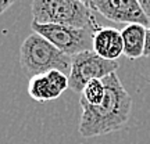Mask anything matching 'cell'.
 I'll use <instances>...</instances> for the list:
<instances>
[{"mask_svg": "<svg viewBox=\"0 0 150 144\" xmlns=\"http://www.w3.org/2000/svg\"><path fill=\"white\" fill-rule=\"evenodd\" d=\"M143 57H150V28H147V32H146V42H145Z\"/></svg>", "mask_w": 150, "mask_h": 144, "instance_id": "obj_11", "label": "cell"}, {"mask_svg": "<svg viewBox=\"0 0 150 144\" xmlns=\"http://www.w3.org/2000/svg\"><path fill=\"white\" fill-rule=\"evenodd\" d=\"M139 4L145 13V15L150 18V0H139Z\"/></svg>", "mask_w": 150, "mask_h": 144, "instance_id": "obj_12", "label": "cell"}, {"mask_svg": "<svg viewBox=\"0 0 150 144\" xmlns=\"http://www.w3.org/2000/svg\"><path fill=\"white\" fill-rule=\"evenodd\" d=\"M14 4V0H0V15L7 11V8H10Z\"/></svg>", "mask_w": 150, "mask_h": 144, "instance_id": "obj_13", "label": "cell"}, {"mask_svg": "<svg viewBox=\"0 0 150 144\" xmlns=\"http://www.w3.org/2000/svg\"><path fill=\"white\" fill-rule=\"evenodd\" d=\"M67 89H70L68 75L54 70L29 79L28 94L38 103H47L59 98Z\"/></svg>", "mask_w": 150, "mask_h": 144, "instance_id": "obj_7", "label": "cell"}, {"mask_svg": "<svg viewBox=\"0 0 150 144\" xmlns=\"http://www.w3.org/2000/svg\"><path fill=\"white\" fill-rule=\"evenodd\" d=\"M92 11H97L104 18L118 24H140L147 28L149 18L138 0H92L85 1Z\"/></svg>", "mask_w": 150, "mask_h": 144, "instance_id": "obj_6", "label": "cell"}, {"mask_svg": "<svg viewBox=\"0 0 150 144\" xmlns=\"http://www.w3.org/2000/svg\"><path fill=\"white\" fill-rule=\"evenodd\" d=\"M31 11L38 24L65 25L93 32L102 28L86 3L79 0H33Z\"/></svg>", "mask_w": 150, "mask_h": 144, "instance_id": "obj_3", "label": "cell"}, {"mask_svg": "<svg viewBox=\"0 0 150 144\" xmlns=\"http://www.w3.org/2000/svg\"><path fill=\"white\" fill-rule=\"evenodd\" d=\"M147 28L140 24L127 25L121 31L124 43V55L129 60H136L143 57Z\"/></svg>", "mask_w": 150, "mask_h": 144, "instance_id": "obj_9", "label": "cell"}, {"mask_svg": "<svg viewBox=\"0 0 150 144\" xmlns=\"http://www.w3.org/2000/svg\"><path fill=\"white\" fill-rule=\"evenodd\" d=\"M31 29L35 33L40 35L46 40L57 47L61 53L74 57L75 54L92 50L93 31L82 28L54 25V24H38L32 21Z\"/></svg>", "mask_w": 150, "mask_h": 144, "instance_id": "obj_4", "label": "cell"}, {"mask_svg": "<svg viewBox=\"0 0 150 144\" xmlns=\"http://www.w3.org/2000/svg\"><path fill=\"white\" fill-rule=\"evenodd\" d=\"M92 50L108 61H117L124 54V43L121 31L115 28H100L93 33Z\"/></svg>", "mask_w": 150, "mask_h": 144, "instance_id": "obj_8", "label": "cell"}, {"mask_svg": "<svg viewBox=\"0 0 150 144\" xmlns=\"http://www.w3.org/2000/svg\"><path fill=\"white\" fill-rule=\"evenodd\" d=\"M103 83L106 94L100 104L89 105L79 101L82 114L78 130L86 139L104 136L122 129L132 111V98L115 72L106 76Z\"/></svg>", "mask_w": 150, "mask_h": 144, "instance_id": "obj_1", "label": "cell"}, {"mask_svg": "<svg viewBox=\"0 0 150 144\" xmlns=\"http://www.w3.org/2000/svg\"><path fill=\"white\" fill-rule=\"evenodd\" d=\"M104 94H106V87H104L103 79H93L82 90L79 101H83L89 105H97L103 101Z\"/></svg>", "mask_w": 150, "mask_h": 144, "instance_id": "obj_10", "label": "cell"}, {"mask_svg": "<svg viewBox=\"0 0 150 144\" xmlns=\"http://www.w3.org/2000/svg\"><path fill=\"white\" fill-rule=\"evenodd\" d=\"M118 61H108L97 55L93 50L82 51L71 57V70L68 74L70 89L82 93L85 86L93 79H104L118 70Z\"/></svg>", "mask_w": 150, "mask_h": 144, "instance_id": "obj_5", "label": "cell"}, {"mask_svg": "<svg viewBox=\"0 0 150 144\" xmlns=\"http://www.w3.org/2000/svg\"><path fill=\"white\" fill-rule=\"evenodd\" d=\"M20 67L29 79L54 70L68 75L71 57L61 53L49 40L33 32L25 37L20 47Z\"/></svg>", "mask_w": 150, "mask_h": 144, "instance_id": "obj_2", "label": "cell"}]
</instances>
